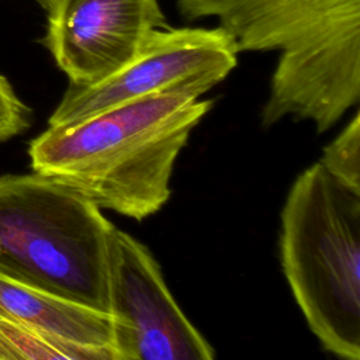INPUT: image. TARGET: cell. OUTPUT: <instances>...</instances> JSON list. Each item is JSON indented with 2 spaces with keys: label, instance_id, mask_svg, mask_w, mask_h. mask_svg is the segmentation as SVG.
Wrapping results in <instances>:
<instances>
[{
  "label": "cell",
  "instance_id": "obj_1",
  "mask_svg": "<svg viewBox=\"0 0 360 360\" xmlns=\"http://www.w3.org/2000/svg\"><path fill=\"white\" fill-rule=\"evenodd\" d=\"M211 105L159 93L49 125L30 143L31 167L100 208L142 221L170 198L174 162Z\"/></svg>",
  "mask_w": 360,
  "mask_h": 360
},
{
  "label": "cell",
  "instance_id": "obj_2",
  "mask_svg": "<svg viewBox=\"0 0 360 360\" xmlns=\"http://www.w3.org/2000/svg\"><path fill=\"white\" fill-rule=\"evenodd\" d=\"M186 20L217 17L238 52L280 51L262 125L330 129L360 100V0H179Z\"/></svg>",
  "mask_w": 360,
  "mask_h": 360
},
{
  "label": "cell",
  "instance_id": "obj_3",
  "mask_svg": "<svg viewBox=\"0 0 360 360\" xmlns=\"http://www.w3.org/2000/svg\"><path fill=\"white\" fill-rule=\"evenodd\" d=\"M281 266L322 347L360 359V193L316 162L292 183L281 210Z\"/></svg>",
  "mask_w": 360,
  "mask_h": 360
},
{
  "label": "cell",
  "instance_id": "obj_4",
  "mask_svg": "<svg viewBox=\"0 0 360 360\" xmlns=\"http://www.w3.org/2000/svg\"><path fill=\"white\" fill-rule=\"evenodd\" d=\"M114 229L100 207L60 180L0 176V274L107 312Z\"/></svg>",
  "mask_w": 360,
  "mask_h": 360
},
{
  "label": "cell",
  "instance_id": "obj_5",
  "mask_svg": "<svg viewBox=\"0 0 360 360\" xmlns=\"http://www.w3.org/2000/svg\"><path fill=\"white\" fill-rule=\"evenodd\" d=\"M232 37L218 28H158L121 69L93 84L69 83L49 125L159 93L200 98L238 65Z\"/></svg>",
  "mask_w": 360,
  "mask_h": 360
},
{
  "label": "cell",
  "instance_id": "obj_6",
  "mask_svg": "<svg viewBox=\"0 0 360 360\" xmlns=\"http://www.w3.org/2000/svg\"><path fill=\"white\" fill-rule=\"evenodd\" d=\"M118 360H211L212 346L184 315L150 250L115 228L110 245L108 309Z\"/></svg>",
  "mask_w": 360,
  "mask_h": 360
},
{
  "label": "cell",
  "instance_id": "obj_7",
  "mask_svg": "<svg viewBox=\"0 0 360 360\" xmlns=\"http://www.w3.org/2000/svg\"><path fill=\"white\" fill-rule=\"evenodd\" d=\"M45 8L44 44L75 84L112 75L152 31L169 27L159 0H48Z\"/></svg>",
  "mask_w": 360,
  "mask_h": 360
},
{
  "label": "cell",
  "instance_id": "obj_8",
  "mask_svg": "<svg viewBox=\"0 0 360 360\" xmlns=\"http://www.w3.org/2000/svg\"><path fill=\"white\" fill-rule=\"evenodd\" d=\"M0 318L69 343L114 352L112 322L107 312L31 287L4 274H0Z\"/></svg>",
  "mask_w": 360,
  "mask_h": 360
},
{
  "label": "cell",
  "instance_id": "obj_9",
  "mask_svg": "<svg viewBox=\"0 0 360 360\" xmlns=\"http://www.w3.org/2000/svg\"><path fill=\"white\" fill-rule=\"evenodd\" d=\"M117 360L112 350L69 343L0 318V360Z\"/></svg>",
  "mask_w": 360,
  "mask_h": 360
},
{
  "label": "cell",
  "instance_id": "obj_10",
  "mask_svg": "<svg viewBox=\"0 0 360 360\" xmlns=\"http://www.w3.org/2000/svg\"><path fill=\"white\" fill-rule=\"evenodd\" d=\"M319 163L336 180L360 193V114L354 112L340 134L323 148Z\"/></svg>",
  "mask_w": 360,
  "mask_h": 360
},
{
  "label": "cell",
  "instance_id": "obj_11",
  "mask_svg": "<svg viewBox=\"0 0 360 360\" xmlns=\"http://www.w3.org/2000/svg\"><path fill=\"white\" fill-rule=\"evenodd\" d=\"M30 125V108L0 75V142L21 134Z\"/></svg>",
  "mask_w": 360,
  "mask_h": 360
},
{
  "label": "cell",
  "instance_id": "obj_12",
  "mask_svg": "<svg viewBox=\"0 0 360 360\" xmlns=\"http://www.w3.org/2000/svg\"><path fill=\"white\" fill-rule=\"evenodd\" d=\"M38 1H39V3H41L44 7H45V4L48 3V0H38Z\"/></svg>",
  "mask_w": 360,
  "mask_h": 360
}]
</instances>
